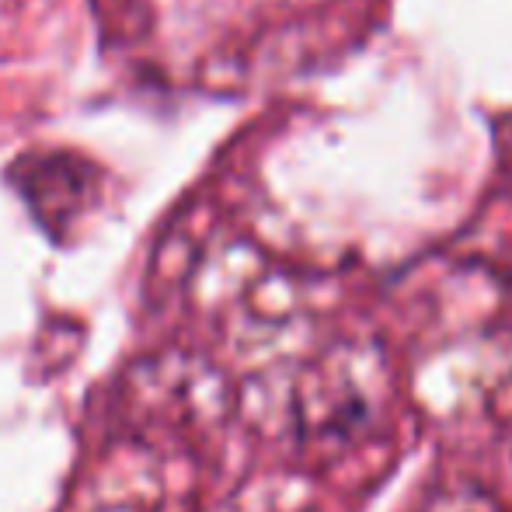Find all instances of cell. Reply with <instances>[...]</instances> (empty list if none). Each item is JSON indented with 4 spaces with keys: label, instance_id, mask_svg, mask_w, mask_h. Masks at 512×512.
I'll return each mask as SVG.
<instances>
[]
</instances>
